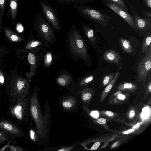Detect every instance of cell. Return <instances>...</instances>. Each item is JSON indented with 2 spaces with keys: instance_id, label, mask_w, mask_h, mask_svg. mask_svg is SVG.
Masks as SVG:
<instances>
[{
  "instance_id": "35",
  "label": "cell",
  "mask_w": 151,
  "mask_h": 151,
  "mask_svg": "<svg viewBox=\"0 0 151 151\" xmlns=\"http://www.w3.org/2000/svg\"><path fill=\"white\" fill-rule=\"evenodd\" d=\"M6 0H0V8L2 12L4 8Z\"/></svg>"
},
{
  "instance_id": "26",
  "label": "cell",
  "mask_w": 151,
  "mask_h": 151,
  "mask_svg": "<svg viewBox=\"0 0 151 151\" xmlns=\"http://www.w3.org/2000/svg\"><path fill=\"white\" fill-rule=\"evenodd\" d=\"M56 1L61 5H69L71 4L83 5L94 2L95 0H55Z\"/></svg>"
},
{
  "instance_id": "5",
  "label": "cell",
  "mask_w": 151,
  "mask_h": 151,
  "mask_svg": "<svg viewBox=\"0 0 151 151\" xmlns=\"http://www.w3.org/2000/svg\"><path fill=\"white\" fill-rule=\"evenodd\" d=\"M34 30L36 32L38 39L48 47L55 44L56 37L55 30L41 14L37 13L34 24Z\"/></svg>"
},
{
  "instance_id": "15",
  "label": "cell",
  "mask_w": 151,
  "mask_h": 151,
  "mask_svg": "<svg viewBox=\"0 0 151 151\" xmlns=\"http://www.w3.org/2000/svg\"><path fill=\"white\" fill-rule=\"evenodd\" d=\"M102 3L109 8L122 18L135 31V27L133 17L128 12L115 5L106 1H101Z\"/></svg>"
},
{
  "instance_id": "29",
  "label": "cell",
  "mask_w": 151,
  "mask_h": 151,
  "mask_svg": "<svg viewBox=\"0 0 151 151\" xmlns=\"http://www.w3.org/2000/svg\"><path fill=\"white\" fill-rule=\"evenodd\" d=\"M18 0H10L9 7L12 18L14 22L17 12Z\"/></svg>"
},
{
  "instance_id": "39",
  "label": "cell",
  "mask_w": 151,
  "mask_h": 151,
  "mask_svg": "<svg viewBox=\"0 0 151 151\" xmlns=\"http://www.w3.org/2000/svg\"><path fill=\"white\" fill-rule=\"evenodd\" d=\"M100 144V143L99 142H95L91 147V149L92 150H94L97 149L99 146Z\"/></svg>"
},
{
  "instance_id": "4",
  "label": "cell",
  "mask_w": 151,
  "mask_h": 151,
  "mask_svg": "<svg viewBox=\"0 0 151 151\" xmlns=\"http://www.w3.org/2000/svg\"><path fill=\"white\" fill-rule=\"evenodd\" d=\"M31 80L26 77H17L12 79L7 85L6 94L11 104L16 103L25 97L30 91Z\"/></svg>"
},
{
  "instance_id": "43",
  "label": "cell",
  "mask_w": 151,
  "mask_h": 151,
  "mask_svg": "<svg viewBox=\"0 0 151 151\" xmlns=\"http://www.w3.org/2000/svg\"><path fill=\"white\" fill-rule=\"evenodd\" d=\"M105 114L108 116H112L114 115V113L111 111H107L105 112Z\"/></svg>"
},
{
  "instance_id": "42",
  "label": "cell",
  "mask_w": 151,
  "mask_h": 151,
  "mask_svg": "<svg viewBox=\"0 0 151 151\" xmlns=\"http://www.w3.org/2000/svg\"><path fill=\"white\" fill-rule=\"evenodd\" d=\"M135 115V112L134 110H131L129 113V116L130 118L133 117Z\"/></svg>"
},
{
  "instance_id": "28",
  "label": "cell",
  "mask_w": 151,
  "mask_h": 151,
  "mask_svg": "<svg viewBox=\"0 0 151 151\" xmlns=\"http://www.w3.org/2000/svg\"><path fill=\"white\" fill-rule=\"evenodd\" d=\"M4 29L6 36L10 41L14 42H18L23 40L22 37L12 30L6 28H4Z\"/></svg>"
},
{
  "instance_id": "19",
  "label": "cell",
  "mask_w": 151,
  "mask_h": 151,
  "mask_svg": "<svg viewBox=\"0 0 151 151\" xmlns=\"http://www.w3.org/2000/svg\"><path fill=\"white\" fill-rule=\"evenodd\" d=\"M44 119V126L46 138L49 139V134L51 123L50 106L48 100L45 101L43 114Z\"/></svg>"
},
{
  "instance_id": "31",
  "label": "cell",
  "mask_w": 151,
  "mask_h": 151,
  "mask_svg": "<svg viewBox=\"0 0 151 151\" xmlns=\"http://www.w3.org/2000/svg\"><path fill=\"white\" fill-rule=\"evenodd\" d=\"M137 88L136 86L131 83L125 82L118 86V88L121 90H134Z\"/></svg>"
},
{
  "instance_id": "8",
  "label": "cell",
  "mask_w": 151,
  "mask_h": 151,
  "mask_svg": "<svg viewBox=\"0 0 151 151\" xmlns=\"http://www.w3.org/2000/svg\"><path fill=\"white\" fill-rule=\"evenodd\" d=\"M38 2L45 18L55 30L60 32V23L55 9L46 0H38Z\"/></svg>"
},
{
  "instance_id": "21",
  "label": "cell",
  "mask_w": 151,
  "mask_h": 151,
  "mask_svg": "<svg viewBox=\"0 0 151 151\" xmlns=\"http://www.w3.org/2000/svg\"><path fill=\"white\" fill-rule=\"evenodd\" d=\"M29 120L27 130L29 139L36 144L45 145L44 141L39 137L35 128L33 127L32 121L30 119Z\"/></svg>"
},
{
  "instance_id": "23",
  "label": "cell",
  "mask_w": 151,
  "mask_h": 151,
  "mask_svg": "<svg viewBox=\"0 0 151 151\" xmlns=\"http://www.w3.org/2000/svg\"><path fill=\"white\" fill-rule=\"evenodd\" d=\"M151 31L147 32L144 35L141 43L139 47L137 58L142 57L151 45Z\"/></svg>"
},
{
  "instance_id": "7",
  "label": "cell",
  "mask_w": 151,
  "mask_h": 151,
  "mask_svg": "<svg viewBox=\"0 0 151 151\" xmlns=\"http://www.w3.org/2000/svg\"><path fill=\"white\" fill-rule=\"evenodd\" d=\"M140 58H141V59L137 68V80L139 83L143 81L145 87L148 74L151 71V45L143 55Z\"/></svg>"
},
{
  "instance_id": "18",
  "label": "cell",
  "mask_w": 151,
  "mask_h": 151,
  "mask_svg": "<svg viewBox=\"0 0 151 151\" xmlns=\"http://www.w3.org/2000/svg\"><path fill=\"white\" fill-rule=\"evenodd\" d=\"M104 60L114 63L118 66L119 69L122 66L120 65L122 63V58L119 53L111 49L106 51L103 56Z\"/></svg>"
},
{
  "instance_id": "24",
  "label": "cell",
  "mask_w": 151,
  "mask_h": 151,
  "mask_svg": "<svg viewBox=\"0 0 151 151\" xmlns=\"http://www.w3.org/2000/svg\"><path fill=\"white\" fill-rule=\"evenodd\" d=\"M44 47V44L38 39H35L31 34V38L25 45L22 51L24 52H27L31 49H35L40 51Z\"/></svg>"
},
{
  "instance_id": "44",
  "label": "cell",
  "mask_w": 151,
  "mask_h": 151,
  "mask_svg": "<svg viewBox=\"0 0 151 151\" xmlns=\"http://www.w3.org/2000/svg\"><path fill=\"white\" fill-rule=\"evenodd\" d=\"M134 129H131L126 131L123 132V133L124 134H127L130 133H131L132 132L134 131Z\"/></svg>"
},
{
  "instance_id": "11",
  "label": "cell",
  "mask_w": 151,
  "mask_h": 151,
  "mask_svg": "<svg viewBox=\"0 0 151 151\" xmlns=\"http://www.w3.org/2000/svg\"><path fill=\"white\" fill-rule=\"evenodd\" d=\"M55 80L59 86L65 88L69 93H77L76 83L73 75L69 71L65 69L61 70Z\"/></svg>"
},
{
  "instance_id": "45",
  "label": "cell",
  "mask_w": 151,
  "mask_h": 151,
  "mask_svg": "<svg viewBox=\"0 0 151 151\" xmlns=\"http://www.w3.org/2000/svg\"><path fill=\"white\" fill-rule=\"evenodd\" d=\"M7 143V142H5L3 141H2L0 140V145L3 144H5Z\"/></svg>"
},
{
  "instance_id": "6",
  "label": "cell",
  "mask_w": 151,
  "mask_h": 151,
  "mask_svg": "<svg viewBox=\"0 0 151 151\" xmlns=\"http://www.w3.org/2000/svg\"><path fill=\"white\" fill-rule=\"evenodd\" d=\"M72 6L77 11L79 15L86 19L96 22L103 27L107 26L111 21V18L107 14L91 7L73 5Z\"/></svg>"
},
{
  "instance_id": "40",
  "label": "cell",
  "mask_w": 151,
  "mask_h": 151,
  "mask_svg": "<svg viewBox=\"0 0 151 151\" xmlns=\"http://www.w3.org/2000/svg\"><path fill=\"white\" fill-rule=\"evenodd\" d=\"M0 83L2 84L4 83V78L2 72L0 71Z\"/></svg>"
},
{
  "instance_id": "22",
  "label": "cell",
  "mask_w": 151,
  "mask_h": 151,
  "mask_svg": "<svg viewBox=\"0 0 151 151\" xmlns=\"http://www.w3.org/2000/svg\"><path fill=\"white\" fill-rule=\"evenodd\" d=\"M94 76L93 74L88 73L78 78L76 83L77 92L88 86L94 80Z\"/></svg>"
},
{
  "instance_id": "38",
  "label": "cell",
  "mask_w": 151,
  "mask_h": 151,
  "mask_svg": "<svg viewBox=\"0 0 151 151\" xmlns=\"http://www.w3.org/2000/svg\"><path fill=\"white\" fill-rule=\"evenodd\" d=\"M97 122L101 124H103L106 123L107 122V120L103 118H100L97 121Z\"/></svg>"
},
{
  "instance_id": "27",
  "label": "cell",
  "mask_w": 151,
  "mask_h": 151,
  "mask_svg": "<svg viewBox=\"0 0 151 151\" xmlns=\"http://www.w3.org/2000/svg\"><path fill=\"white\" fill-rule=\"evenodd\" d=\"M119 75V72L118 70L115 75L114 76L112 80L107 85L103 92L102 93V96H101V100L104 99L105 96L111 90L116 82Z\"/></svg>"
},
{
  "instance_id": "46",
  "label": "cell",
  "mask_w": 151,
  "mask_h": 151,
  "mask_svg": "<svg viewBox=\"0 0 151 151\" xmlns=\"http://www.w3.org/2000/svg\"><path fill=\"white\" fill-rule=\"evenodd\" d=\"M140 124L139 123L137 124L135 126L133 127L134 128H136Z\"/></svg>"
},
{
  "instance_id": "37",
  "label": "cell",
  "mask_w": 151,
  "mask_h": 151,
  "mask_svg": "<svg viewBox=\"0 0 151 151\" xmlns=\"http://www.w3.org/2000/svg\"><path fill=\"white\" fill-rule=\"evenodd\" d=\"M90 115L93 117L96 118L99 117V114L97 111H94L91 113Z\"/></svg>"
},
{
  "instance_id": "3",
  "label": "cell",
  "mask_w": 151,
  "mask_h": 151,
  "mask_svg": "<svg viewBox=\"0 0 151 151\" xmlns=\"http://www.w3.org/2000/svg\"><path fill=\"white\" fill-rule=\"evenodd\" d=\"M30 91L24 98L9 106L6 111L7 116L18 125L28 126L30 117Z\"/></svg>"
},
{
  "instance_id": "30",
  "label": "cell",
  "mask_w": 151,
  "mask_h": 151,
  "mask_svg": "<svg viewBox=\"0 0 151 151\" xmlns=\"http://www.w3.org/2000/svg\"><path fill=\"white\" fill-rule=\"evenodd\" d=\"M101 1H109L128 12V9L124 0H101Z\"/></svg>"
},
{
  "instance_id": "49",
  "label": "cell",
  "mask_w": 151,
  "mask_h": 151,
  "mask_svg": "<svg viewBox=\"0 0 151 151\" xmlns=\"http://www.w3.org/2000/svg\"></svg>"
},
{
  "instance_id": "25",
  "label": "cell",
  "mask_w": 151,
  "mask_h": 151,
  "mask_svg": "<svg viewBox=\"0 0 151 151\" xmlns=\"http://www.w3.org/2000/svg\"><path fill=\"white\" fill-rule=\"evenodd\" d=\"M16 138L14 135L0 129V140L16 145Z\"/></svg>"
},
{
  "instance_id": "36",
  "label": "cell",
  "mask_w": 151,
  "mask_h": 151,
  "mask_svg": "<svg viewBox=\"0 0 151 151\" xmlns=\"http://www.w3.org/2000/svg\"><path fill=\"white\" fill-rule=\"evenodd\" d=\"M146 6L150 9L151 8V0H143Z\"/></svg>"
},
{
  "instance_id": "14",
  "label": "cell",
  "mask_w": 151,
  "mask_h": 151,
  "mask_svg": "<svg viewBox=\"0 0 151 151\" xmlns=\"http://www.w3.org/2000/svg\"><path fill=\"white\" fill-rule=\"evenodd\" d=\"M127 1L133 14V17L135 27V31L147 33L151 31V19L141 17L135 12L129 2Z\"/></svg>"
},
{
  "instance_id": "1",
  "label": "cell",
  "mask_w": 151,
  "mask_h": 151,
  "mask_svg": "<svg viewBox=\"0 0 151 151\" xmlns=\"http://www.w3.org/2000/svg\"><path fill=\"white\" fill-rule=\"evenodd\" d=\"M66 42L68 52L74 60L78 61L81 60L88 67L92 65L87 42L74 24L68 32Z\"/></svg>"
},
{
  "instance_id": "13",
  "label": "cell",
  "mask_w": 151,
  "mask_h": 151,
  "mask_svg": "<svg viewBox=\"0 0 151 151\" xmlns=\"http://www.w3.org/2000/svg\"><path fill=\"white\" fill-rule=\"evenodd\" d=\"M0 129L14 135L18 139L25 135L24 132L20 125L5 118H0Z\"/></svg>"
},
{
  "instance_id": "9",
  "label": "cell",
  "mask_w": 151,
  "mask_h": 151,
  "mask_svg": "<svg viewBox=\"0 0 151 151\" xmlns=\"http://www.w3.org/2000/svg\"><path fill=\"white\" fill-rule=\"evenodd\" d=\"M77 93H69L59 98L58 104L63 111L74 112L78 111L81 104Z\"/></svg>"
},
{
  "instance_id": "17",
  "label": "cell",
  "mask_w": 151,
  "mask_h": 151,
  "mask_svg": "<svg viewBox=\"0 0 151 151\" xmlns=\"http://www.w3.org/2000/svg\"><path fill=\"white\" fill-rule=\"evenodd\" d=\"M81 30L89 44L94 47L97 40V34L94 29L91 25L82 22L81 24Z\"/></svg>"
},
{
  "instance_id": "47",
  "label": "cell",
  "mask_w": 151,
  "mask_h": 151,
  "mask_svg": "<svg viewBox=\"0 0 151 151\" xmlns=\"http://www.w3.org/2000/svg\"><path fill=\"white\" fill-rule=\"evenodd\" d=\"M2 50V49L0 48V52H1Z\"/></svg>"
},
{
  "instance_id": "34",
  "label": "cell",
  "mask_w": 151,
  "mask_h": 151,
  "mask_svg": "<svg viewBox=\"0 0 151 151\" xmlns=\"http://www.w3.org/2000/svg\"><path fill=\"white\" fill-rule=\"evenodd\" d=\"M142 11L143 14L144 18L151 19V13L150 11L147 12L146 11L145 9H142Z\"/></svg>"
},
{
  "instance_id": "20",
  "label": "cell",
  "mask_w": 151,
  "mask_h": 151,
  "mask_svg": "<svg viewBox=\"0 0 151 151\" xmlns=\"http://www.w3.org/2000/svg\"><path fill=\"white\" fill-rule=\"evenodd\" d=\"M80 142L78 141L71 144L47 147L39 150L40 151H73L77 150L78 145L80 144Z\"/></svg>"
},
{
  "instance_id": "48",
  "label": "cell",
  "mask_w": 151,
  "mask_h": 151,
  "mask_svg": "<svg viewBox=\"0 0 151 151\" xmlns=\"http://www.w3.org/2000/svg\"><path fill=\"white\" fill-rule=\"evenodd\" d=\"M1 27V21H0V29Z\"/></svg>"
},
{
  "instance_id": "2",
  "label": "cell",
  "mask_w": 151,
  "mask_h": 151,
  "mask_svg": "<svg viewBox=\"0 0 151 151\" xmlns=\"http://www.w3.org/2000/svg\"><path fill=\"white\" fill-rule=\"evenodd\" d=\"M38 89L35 85L30 99V117L35 125L36 130L40 137L43 140L45 145L48 144L49 141L46 138L44 126L43 114L41 109L38 97Z\"/></svg>"
},
{
  "instance_id": "33",
  "label": "cell",
  "mask_w": 151,
  "mask_h": 151,
  "mask_svg": "<svg viewBox=\"0 0 151 151\" xmlns=\"http://www.w3.org/2000/svg\"><path fill=\"white\" fill-rule=\"evenodd\" d=\"M5 146V147L6 148L8 147L10 149V151H26L25 150H24L23 148L16 145H7Z\"/></svg>"
},
{
  "instance_id": "10",
  "label": "cell",
  "mask_w": 151,
  "mask_h": 151,
  "mask_svg": "<svg viewBox=\"0 0 151 151\" xmlns=\"http://www.w3.org/2000/svg\"><path fill=\"white\" fill-rule=\"evenodd\" d=\"M120 48L123 53L134 57L140 46L139 40L132 35H127L119 39Z\"/></svg>"
},
{
  "instance_id": "12",
  "label": "cell",
  "mask_w": 151,
  "mask_h": 151,
  "mask_svg": "<svg viewBox=\"0 0 151 151\" xmlns=\"http://www.w3.org/2000/svg\"><path fill=\"white\" fill-rule=\"evenodd\" d=\"M42 52V49L40 52L35 49H31L28 51L27 60L30 67V70L29 72L26 73V76L27 78L31 79L37 74L38 68L40 65Z\"/></svg>"
},
{
  "instance_id": "16",
  "label": "cell",
  "mask_w": 151,
  "mask_h": 151,
  "mask_svg": "<svg viewBox=\"0 0 151 151\" xmlns=\"http://www.w3.org/2000/svg\"><path fill=\"white\" fill-rule=\"evenodd\" d=\"M42 54L40 65L44 68H50L55 62L57 58L53 51L47 47H44L42 48Z\"/></svg>"
},
{
  "instance_id": "32",
  "label": "cell",
  "mask_w": 151,
  "mask_h": 151,
  "mask_svg": "<svg viewBox=\"0 0 151 151\" xmlns=\"http://www.w3.org/2000/svg\"><path fill=\"white\" fill-rule=\"evenodd\" d=\"M114 76V73H110L104 76L102 80L103 85L106 86L113 79Z\"/></svg>"
},
{
  "instance_id": "41",
  "label": "cell",
  "mask_w": 151,
  "mask_h": 151,
  "mask_svg": "<svg viewBox=\"0 0 151 151\" xmlns=\"http://www.w3.org/2000/svg\"><path fill=\"white\" fill-rule=\"evenodd\" d=\"M118 99L121 100H124L126 99V96L122 94H119L117 96Z\"/></svg>"
}]
</instances>
